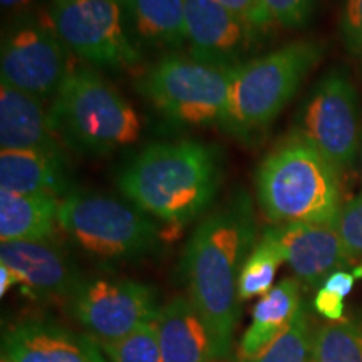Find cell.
Instances as JSON below:
<instances>
[{"label":"cell","instance_id":"6da1fadb","mask_svg":"<svg viewBox=\"0 0 362 362\" xmlns=\"http://www.w3.org/2000/svg\"><path fill=\"white\" fill-rule=\"evenodd\" d=\"M255 235L250 197L237 192L194 228L181 259L188 298L210 330L218 361L232 351L240 272L253 250Z\"/></svg>","mask_w":362,"mask_h":362},{"label":"cell","instance_id":"7a4b0ae2","mask_svg":"<svg viewBox=\"0 0 362 362\" xmlns=\"http://www.w3.org/2000/svg\"><path fill=\"white\" fill-rule=\"evenodd\" d=\"M223 163L216 146L200 141L158 143L133 158L117 187L146 215L170 223H188L215 200Z\"/></svg>","mask_w":362,"mask_h":362},{"label":"cell","instance_id":"3957f363","mask_svg":"<svg viewBox=\"0 0 362 362\" xmlns=\"http://www.w3.org/2000/svg\"><path fill=\"white\" fill-rule=\"evenodd\" d=\"M255 189L267 220L277 225H334L342 208L339 170L298 131L262 160Z\"/></svg>","mask_w":362,"mask_h":362},{"label":"cell","instance_id":"277c9868","mask_svg":"<svg viewBox=\"0 0 362 362\" xmlns=\"http://www.w3.org/2000/svg\"><path fill=\"white\" fill-rule=\"evenodd\" d=\"M54 134L71 148L106 155L138 141L141 123L133 106L94 71L72 67L54 98Z\"/></svg>","mask_w":362,"mask_h":362},{"label":"cell","instance_id":"5b68a950","mask_svg":"<svg viewBox=\"0 0 362 362\" xmlns=\"http://www.w3.org/2000/svg\"><path fill=\"white\" fill-rule=\"evenodd\" d=\"M320 57L319 44L297 40L235 67L221 126L237 136L264 131L296 96Z\"/></svg>","mask_w":362,"mask_h":362},{"label":"cell","instance_id":"8992f818","mask_svg":"<svg viewBox=\"0 0 362 362\" xmlns=\"http://www.w3.org/2000/svg\"><path fill=\"white\" fill-rule=\"evenodd\" d=\"M59 225L90 255L106 260H131L149 255L160 232L133 203L98 193L76 192L61 202Z\"/></svg>","mask_w":362,"mask_h":362},{"label":"cell","instance_id":"52a82bcc","mask_svg":"<svg viewBox=\"0 0 362 362\" xmlns=\"http://www.w3.org/2000/svg\"><path fill=\"white\" fill-rule=\"evenodd\" d=\"M232 72L171 54L144 74L139 90L171 121L221 126L228 107Z\"/></svg>","mask_w":362,"mask_h":362},{"label":"cell","instance_id":"ba28073f","mask_svg":"<svg viewBox=\"0 0 362 362\" xmlns=\"http://www.w3.org/2000/svg\"><path fill=\"white\" fill-rule=\"evenodd\" d=\"M119 0H51L54 29L66 47L98 67L121 69L139 62L123 24Z\"/></svg>","mask_w":362,"mask_h":362},{"label":"cell","instance_id":"9c48e42d","mask_svg":"<svg viewBox=\"0 0 362 362\" xmlns=\"http://www.w3.org/2000/svg\"><path fill=\"white\" fill-rule=\"evenodd\" d=\"M67 51L51 19L21 17L2 39V84L39 99L56 96L72 69Z\"/></svg>","mask_w":362,"mask_h":362},{"label":"cell","instance_id":"30bf717a","mask_svg":"<svg viewBox=\"0 0 362 362\" xmlns=\"http://www.w3.org/2000/svg\"><path fill=\"white\" fill-rule=\"evenodd\" d=\"M298 133L339 171L352 166L362 134L359 96L346 72L332 69L317 83L305 103Z\"/></svg>","mask_w":362,"mask_h":362},{"label":"cell","instance_id":"8fae6325","mask_svg":"<svg viewBox=\"0 0 362 362\" xmlns=\"http://www.w3.org/2000/svg\"><path fill=\"white\" fill-rule=\"evenodd\" d=\"M69 302L78 322L99 344L117 341L160 315L155 291L134 280H83Z\"/></svg>","mask_w":362,"mask_h":362},{"label":"cell","instance_id":"7c38bea8","mask_svg":"<svg viewBox=\"0 0 362 362\" xmlns=\"http://www.w3.org/2000/svg\"><path fill=\"white\" fill-rule=\"evenodd\" d=\"M189 56L205 64L235 69L257 33L215 0H185Z\"/></svg>","mask_w":362,"mask_h":362},{"label":"cell","instance_id":"4fadbf2b","mask_svg":"<svg viewBox=\"0 0 362 362\" xmlns=\"http://www.w3.org/2000/svg\"><path fill=\"white\" fill-rule=\"evenodd\" d=\"M298 280L319 285L334 272L354 262L344 247L336 226L324 223H288L265 230Z\"/></svg>","mask_w":362,"mask_h":362},{"label":"cell","instance_id":"5bb4252c","mask_svg":"<svg viewBox=\"0 0 362 362\" xmlns=\"http://www.w3.org/2000/svg\"><path fill=\"white\" fill-rule=\"evenodd\" d=\"M0 264L11 269L34 297H71L83 282L69 259L49 240L2 242Z\"/></svg>","mask_w":362,"mask_h":362},{"label":"cell","instance_id":"9a60e30c","mask_svg":"<svg viewBox=\"0 0 362 362\" xmlns=\"http://www.w3.org/2000/svg\"><path fill=\"white\" fill-rule=\"evenodd\" d=\"M99 347L49 320H25L2 337V356L11 362H107Z\"/></svg>","mask_w":362,"mask_h":362},{"label":"cell","instance_id":"2e32d148","mask_svg":"<svg viewBox=\"0 0 362 362\" xmlns=\"http://www.w3.org/2000/svg\"><path fill=\"white\" fill-rule=\"evenodd\" d=\"M0 146L2 151L62 155L40 99L7 84L0 86Z\"/></svg>","mask_w":362,"mask_h":362},{"label":"cell","instance_id":"e0dca14e","mask_svg":"<svg viewBox=\"0 0 362 362\" xmlns=\"http://www.w3.org/2000/svg\"><path fill=\"white\" fill-rule=\"evenodd\" d=\"M158 329L165 362L218 361L210 330L188 297H176L163 307Z\"/></svg>","mask_w":362,"mask_h":362},{"label":"cell","instance_id":"ac0fdd59","mask_svg":"<svg viewBox=\"0 0 362 362\" xmlns=\"http://www.w3.org/2000/svg\"><path fill=\"white\" fill-rule=\"evenodd\" d=\"M302 309L300 284L284 279L259 298L252 310V325L245 330L238 346V361L248 362L260 356Z\"/></svg>","mask_w":362,"mask_h":362},{"label":"cell","instance_id":"d6986e66","mask_svg":"<svg viewBox=\"0 0 362 362\" xmlns=\"http://www.w3.org/2000/svg\"><path fill=\"white\" fill-rule=\"evenodd\" d=\"M67 188L62 155L44 151L0 153V189L59 197Z\"/></svg>","mask_w":362,"mask_h":362},{"label":"cell","instance_id":"ffe728a7","mask_svg":"<svg viewBox=\"0 0 362 362\" xmlns=\"http://www.w3.org/2000/svg\"><path fill=\"white\" fill-rule=\"evenodd\" d=\"M61 202L51 194H19L0 189V240L42 242L59 223Z\"/></svg>","mask_w":362,"mask_h":362},{"label":"cell","instance_id":"44dd1931","mask_svg":"<svg viewBox=\"0 0 362 362\" xmlns=\"http://www.w3.org/2000/svg\"><path fill=\"white\" fill-rule=\"evenodd\" d=\"M123 6L143 42L181 47L187 42L185 0H124Z\"/></svg>","mask_w":362,"mask_h":362},{"label":"cell","instance_id":"7402d4cb","mask_svg":"<svg viewBox=\"0 0 362 362\" xmlns=\"http://www.w3.org/2000/svg\"><path fill=\"white\" fill-rule=\"evenodd\" d=\"M312 362H362V324L342 319L320 325L312 341Z\"/></svg>","mask_w":362,"mask_h":362},{"label":"cell","instance_id":"603a6c76","mask_svg":"<svg viewBox=\"0 0 362 362\" xmlns=\"http://www.w3.org/2000/svg\"><path fill=\"white\" fill-rule=\"evenodd\" d=\"M284 264V257L274 242L262 235L260 242L242 267L238 279V298L250 300L253 297H264L274 287L279 267Z\"/></svg>","mask_w":362,"mask_h":362},{"label":"cell","instance_id":"cb8c5ba5","mask_svg":"<svg viewBox=\"0 0 362 362\" xmlns=\"http://www.w3.org/2000/svg\"><path fill=\"white\" fill-rule=\"evenodd\" d=\"M312 341L309 314L302 305L291 325L260 356L248 362H312Z\"/></svg>","mask_w":362,"mask_h":362},{"label":"cell","instance_id":"d4e9b609","mask_svg":"<svg viewBox=\"0 0 362 362\" xmlns=\"http://www.w3.org/2000/svg\"><path fill=\"white\" fill-rule=\"evenodd\" d=\"M99 346L111 362H165L158 319L141 325L117 341L104 342Z\"/></svg>","mask_w":362,"mask_h":362},{"label":"cell","instance_id":"484cf974","mask_svg":"<svg viewBox=\"0 0 362 362\" xmlns=\"http://www.w3.org/2000/svg\"><path fill=\"white\" fill-rule=\"evenodd\" d=\"M334 226L352 262H362V193L344 203Z\"/></svg>","mask_w":362,"mask_h":362},{"label":"cell","instance_id":"4316f807","mask_svg":"<svg viewBox=\"0 0 362 362\" xmlns=\"http://www.w3.org/2000/svg\"><path fill=\"white\" fill-rule=\"evenodd\" d=\"M272 19L287 29H300L309 24L314 0H264Z\"/></svg>","mask_w":362,"mask_h":362},{"label":"cell","instance_id":"83f0119b","mask_svg":"<svg viewBox=\"0 0 362 362\" xmlns=\"http://www.w3.org/2000/svg\"><path fill=\"white\" fill-rule=\"evenodd\" d=\"M215 2H218L221 7H225L235 17L245 22L257 34L264 33L274 22L264 0H215Z\"/></svg>","mask_w":362,"mask_h":362},{"label":"cell","instance_id":"f1b7e54d","mask_svg":"<svg viewBox=\"0 0 362 362\" xmlns=\"http://www.w3.org/2000/svg\"><path fill=\"white\" fill-rule=\"evenodd\" d=\"M341 27L347 49L362 61V0H346Z\"/></svg>","mask_w":362,"mask_h":362},{"label":"cell","instance_id":"f546056e","mask_svg":"<svg viewBox=\"0 0 362 362\" xmlns=\"http://www.w3.org/2000/svg\"><path fill=\"white\" fill-rule=\"evenodd\" d=\"M314 307L320 315L330 320V322H337V320L344 319V297L337 296V293L320 288L315 293Z\"/></svg>","mask_w":362,"mask_h":362},{"label":"cell","instance_id":"4dcf8cb0","mask_svg":"<svg viewBox=\"0 0 362 362\" xmlns=\"http://www.w3.org/2000/svg\"><path fill=\"white\" fill-rule=\"evenodd\" d=\"M356 280L357 279L354 277V274H352V272L337 270L325 279V282L322 284V288L337 293V296L346 298L352 292V288H354Z\"/></svg>","mask_w":362,"mask_h":362},{"label":"cell","instance_id":"1f68e13d","mask_svg":"<svg viewBox=\"0 0 362 362\" xmlns=\"http://www.w3.org/2000/svg\"><path fill=\"white\" fill-rule=\"evenodd\" d=\"M19 284V279L13 272L8 269V267L0 264V296H6V293L11 291L12 285Z\"/></svg>","mask_w":362,"mask_h":362},{"label":"cell","instance_id":"d6a6232c","mask_svg":"<svg viewBox=\"0 0 362 362\" xmlns=\"http://www.w3.org/2000/svg\"><path fill=\"white\" fill-rule=\"evenodd\" d=\"M33 0H0L4 8H8V11H19V8H24L29 6Z\"/></svg>","mask_w":362,"mask_h":362},{"label":"cell","instance_id":"836d02e7","mask_svg":"<svg viewBox=\"0 0 362 362\" xmlns=\"http://www.w3.org/2000/svg\"><path fill=\"white\" fill-rule=\"evenodd\" d=\"M352 274H354L356 279H362V262L361 264H357L354 267V270H352Z\"/></svg>","mask_w":362,"mask_h":362},{"label":"cell","instance_id":"e575fe53","mask_svg":"<svg viewBox=\"0 0 362 362\" xmlns=\"http://www.w3.org/2000/svg\"><path fill=\"white\" fill-rule=\"evenodd\" d=\"M2 362H11V361H8L7 357H4V356H2Z\"/></svg>","mask_w":362,"mask_h":362},{"label":"cell","instance_id":"d590c367","mask_svg":"<svg viewBox=\"0 0 362 362\" xmlns=\"http://www.w3.org/2000/svg\"><path fill=\"white\" fill-rule=\"evenodd\" d=\"M119 2H121V4H123V2H124V0H119Z\"/></svg>","mask_w":362,"mask_h":362},{"label":"cell","instance_id":"8d00e7d4","mask_svg":"<svg viewBox=\"0 0 362 362\" xmlns=\"http://www.w3.org/2000/svg\"><path fill=\"white\" fill-rule=\"evenodd\" d=\"M361 148H362V139H361Z\"/></svg>","mask_w":362,"mask_h":362}]
</instances>
